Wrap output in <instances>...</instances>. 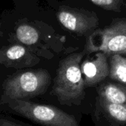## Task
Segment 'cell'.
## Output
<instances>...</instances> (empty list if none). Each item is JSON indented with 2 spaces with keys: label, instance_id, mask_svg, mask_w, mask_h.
<instances>
[{
  "label": "cell",
  "instance_id": "cell-7",
  "mask_svg": "<svg viewBox=\"0 0 126 126\" xmlns=\"http://www.w3.org/2000/svg\"><path fill=\"white\" fill-rule=\"evenodd\" d=\"M80 68L85 87H97L109 76L108 57L103 52H96L94 58L82 62Z\"/></svg>",
  "mask_w": 126,
  "mask_h": 126
},
{
  "label": "cell",
  "instance_id": "cell-8",
  "mask_svg": "<svg viewBox=\"0 0 126 126\" xmlns=\"http://www.w3.org/2000/svg\"><path fill=\"white\" fill-rule=\"evenodd\" d=\"M97 97L108 103L126 107V86L120 83L102 82L97 86Z\"/></svg>",
  "mask_w": 126,
  "mask_h": 126
},
{
  "label": "cell",
  "instance_id": "cell-5",
  "mask_svg": "<svg viewBox=\"0 0 126 126\" xmlns=\"http://www.w3.org/2000/svg\"><path fill=\"white\" fill-rule=\"evenodd\" d=\"M59 23L67 30L78 35H89L99 26V18L92 11L61 7L56 13Z\"/></svg>",
  "mask_w": 126,
  "mask_h": 126
},
{
  "label": "cell",
  "instance_id": "cell-14",
  "mask_svg": "<svg viewBox=\"0 0 126 126\" xmlns=\"http://www.w3.org/2000/svg\"><path fill=\"white\" fill-rule=\"evenodd\" d=\"M92 118L95 126H123L106 120L102 116H101L100 114H99L95 111L93 112Z\"/></svg>",
  "mask_w": 126,
  "mask_h": 126
},
{
  "label": "cell",
  "instance_id": "cell-6",
  "mask_svg": "<svg viewBox=\"0 0 126 126\" xmlns=\"http://www.w3.org/2000/svg\"><path fill=\"white\" fill-rule=\"evenodd\" d=\"M40 61L39 57L22 44H12L0 49V65L16 70L33 67Z\"/></svg>",
  "mask_w": 126,
  "mask_h": 126
},
{
  "label": "cell",
  "instance_id": "cell-10",
  "mask_svg": "<svg viewBox=\"0 0 126 126\" xmlns=\"http://www.w3.org/2000/svg\"><path fill=\"white\" fill-rule=\"evenodd\" d=\"M108 78L126 86V57L120 55H113L108 57Z\"/></svg>",
  "mask_w": 126,
  "mask_h": 126
},
{
  "label": "cell",
  "instance_id": "cell-9",
  "mask_svg": "<svg viewBox=\"0 0 126 126\" xmlns=\"http://www.w3.org/2000/svg\"><path fill=\"white\" fill-rule=\"evenodd\" d=\"M94 111L109 121L123 126L126 125V107L122 105L108 103L97 97Z\"/></svg>",
  "mask_w": 126,
  "mask_h": 126
},
{
  "label": "cell",
  "instance_id": "cell-1",
  "mask_svg": "<svg viewBox=\"0 0 126 126\" xmlns=\"http://www.w3.org/2000/svg\"><path fill=\"white\" fill-rule=\"evenodd\" d=\"M85 55L84 51L71 53L59 63L50 94L62 106H79L85 97L80 68Z\"/></svg>",
  "mask_w": 126,
  "mask_h": 126
},
{
  "label": "cell",
  "instance_id": "cell-11",
  "mask_svg": "<svg viewBox=\"0 0 126 126\" xmlns=\"http://www.w3.org/2000/svg\"><path fill=\"white\" fill-rule=\"evenodd\" d=\"M16 36L17 40L24 46L32 47L39 43V34L38 31L29 24L19 25L16 31Z\"/></svg>",
  "mask_w": 126,
  "mask_h": 126
},
{
  "label": "cell",
  "instance_id": "cell-2",
  "mask_svg": "<svg viewBox=\"0 0 126 126\" xmlns=\"http://www.w3.org/2000/svg\"><path fill=\"white\" fill-rule=\"evenodd\" d=\"M51 83V75L45 69L18 70L2 82L0 104L10 100L30 101L45 94Z\"/></svg>",
  "mask_w": 126,
  "mask_h": 126
},
{
  "label": "cell",
  "instance_id": "cell-4",
  "mask_svg": "<svg viewBox=\"0 0 126 126\" xmlns=\"http://www.w3.org/2000/svg\"><path fill=\"white\" fill-rule=\"evenodd\" d=\"M83 51L85 55L101 52L108 57L126 55V18L114 19L110 25L95 30L88 36Z\"/></svg>",
  "mask_w": 126,
  "mask_h": 126
},
{
  "label": "cell",
  "instance_id": "cell-3",
  "mask_svg": "<svg viewBox=\"0 0 126 126\" xmlns=\"http://www.w3.org/2000/svg\"><path fill=\"white\" fill-rule=\"evenodd\" d=\"M0 105L4 111L42 126H81L74 115L53 106L19 100H7Z\"/></svg>",
  "mask_w": 126,
  "mask_h": 126
},
{
  "label": "cell",
  "instance_id": "cell-12",
  "mask_svg": "<svg viewBox=\"0 0 126 126\" xmlns=\"http://www.w3.org/2000/svg\"><path fill=\"white\" fill-rule=\"evenodd\" d=\"M92 3L104 10L120 12L123 5V0H90Z\"/></svg>",
  "mask_w": 126,
  "mask_h": 126
},
{
  "label": "cell",
  "instance_id": "cell-13",
  "mask_svg": "<svg viewBox=\"0 0 126 126\" xmlns=\"http://www.w3.org/2000/svg\"><path fill=\"white\" fill-rule=\"evenodd\" d=\"M0 126H32L8 115H0Z\"/></svg>",
  "mask_w": 126,
  "mask_h": 126
}]
</instances>
